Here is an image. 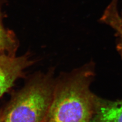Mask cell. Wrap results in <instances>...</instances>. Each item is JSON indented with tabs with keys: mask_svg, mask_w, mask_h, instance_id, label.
Wrapping results in <instances>:
<instances>
[{
	"mask_svg": "<svg viewBox=\"0 0 122 122\" xmlns=\"http://www.w3.org/2000/svg\"><path fill=\"white\" fill-rule=\"evenodd\" d=\"M0 122H2V113L0 112Z\"/></svg>",
	"mask_w": 122,
	"mask_h": 122,
	"instance_id": "52a82bcc",
	"label": "cell"
},
{
	"mask_svg": "<svg viewBox=\"0 0 122 122\" xmlns=\"http://www.w3.org/2000/svg\"><path fill=\"white\" fill-rule=\"evenodd\" d=\"M55 84L49 73L33 77L2 112V122H44Z\"/></svg>",
	"mask_w": 122,
	"mask_h": 122,
	"instance_id": "7a4b0ae2",
	"label": "cell"
},
{
	"mask_svg": "<svg viewBox=\"0 0 122 122\" xmlns=\"http://www.w3.org/2000/svg\"><path fill=\"white\" fill-rule=\"evenodd\" d=\"M33 63L29 53L21 56H16L15 53H0V98Z\"/></svg>",
	"mask_w": 122,
	"mask_h": 122,
	"instance_id": "3957f363",
	"label": "cell"
},
{
	"mask_svg": "<svg viewBox=\"0 0 122 122\" xmlns=\"http://www.w3.org/2000/svg\"><path fill=\"white\" fill-rule=\"evenodd\" d=\"M93 122H122V100L109 101L97 98Z\"/></svg>",
	"mask_w": 122,
	"mask_h": 122,
	"instance_id": "277c9868",
	"label": "cell"
},
{
	"mask_svg": "<svg viewBox=\"0 0 122 122\" xmlns=\"http://www.w3.org/2000/svg\"><path fill=\"white\" fill-rule=\"evenodd\" d=\"M100 21L115 31L117 49L122 59V14L119 10V0H111L103 13Z\"/></svg>",
	"mask_w": 122,
	"mask_h": 122,
	"instance_id": "5b68a950",
	"label": "cell"
},
{
	"mask_svg": "<svg viewBox=\"0 0 122 122\" xmlns=\"http://www.w3.org/2000/svg\"><path fill=\"white\" fill-rule=\"evenodd\" d=\"M17 46L16 40L12 33L3 26L0 12V53H15Z\"/></svg>",
	"mask_w": 122,
	"mask_h": 122,
	"instance_id": "8992f818",
	"label": "cell"
},
{
	"mask_svg": "<svg viewBox=\"0 0 122 122\" xmlns=\"http://www.w3.org/2000/svg\"><path fill=\"white\" fill-rule=\"evenodd\" d=\"M93 75L89 64L56 82L44 122H91L97 98L90 89Z\"/></svg>",
	"mask_w": 122,
	"mask_h": 122,
	"instance_id": "6da1fadb",
	"label": "cell"
}]
</instances>
